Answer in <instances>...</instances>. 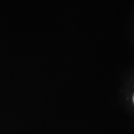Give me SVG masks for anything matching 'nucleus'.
<instances>
[{"label":"nucleus","instance_id":"1","mask_svg":"<svg viewBox=\"0 0 134 134\" xmlns=\"http://www.w3.org/2000/svg\"><path fill=\"white\" fill-rule=\"evenodd\" d=\"M133 102H134V96H133Z\"/></svg>","mask_w":134,"mask_h":134}]
</instances>
